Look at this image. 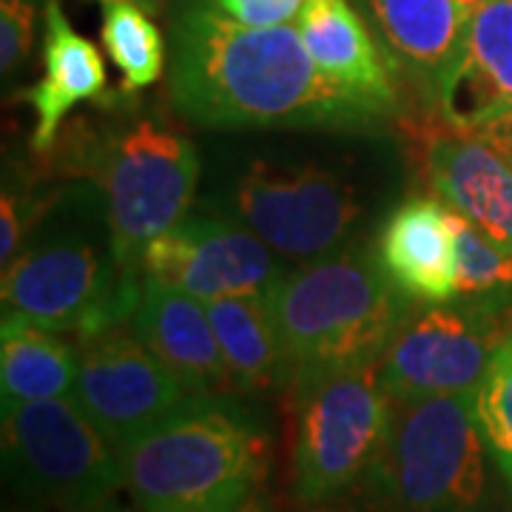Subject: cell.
Segmentation results:
<instances>
[{"mask_svg": "<svg viewBox=\"0 0 512 512\" xmlns=\"http://www.w3.org/2000/svg\"><path fill=\"white\" fill-rule=\"evenodd\" d=\"M100 3H111V0H100ZM134 3H143V6H148V9H157L163 0H134Z\"/></svg>", "mask_w": 512, "mask_h": 512, "instance_id": "31", "label": "cell"}, {"mask_svg": "<svg viewBox=\"0 0 512 512\" xmlns=\"http://www.w3.org/2000/svg\"><path fill=\"white\" fill-rule=\"evenodd\" d=\"M103 512H143L140 507L137 510H120V507H109V510H103Z\"/></svg>", "mask_w": 512, "mask_h": 512, "instance_id": "33", "label": "cell"}, {"mask_svg": "<svg viewBox=\"0 0 512 512\" xmlns=\"http://www.w3.org/2000/svg\"><path fill=\"white\" fill-rule=\"evenodd\" d=\"M77 384V350L60 333L18 313L0 325V407L69 399Z\"/></svg>", "mask_w": 512, "mask_h": 512, "instance_id": "21", "label": "cell"}, {"mask_svg": "<svg viewBox=\"0 0 512 512\" xmlns=\"http://www.w3.org/2000/svg\"><path fill=\"white\" fill-rule=\"evenodd\" d=\"M6 512H9V510H6Z\"/></svg>", "mask_w": 512, "mask_h": 512, "instance_id": "34", "label": "cell"}, {"mask_svg": "<svg viewBox=\"0 0 512 512\" xmlns=\"http://www.w3.org/2000/svg\"><path fill=\"white\" fill-rule=\"evenodd\" d=\"M458 6H464V9H470V12H476L478 6L484 3V0H456Z\"/></svg>", "mask_w": 512, "mask_h": 512, "instance_id": "30", "label": "cell"}, {"mask_svg": "<svg viewBox=\"0 0 512 512\" xmlns=\"http://www.w3.org/2000/svg\"><path fill=\"white\" fill-rule=\"evenodd\" d=\"M478 134H484L493 146L501 148V151L510 157V163H512V114L501 117L498 123H493L490 128H484V131H478Z\"/></svg>", "mask_w": 512, "mask_h": 512, "instance_id": "28", "label": "cell"}, {"mask_svg": "<svg viewBox=\"0 0 512 512\" xmlns=\"http://www.w3.org/2000/svg\"><path fill=\"white\" fill-rule=\"evenodd\" d=\"M473 410L487 453L512 490V339L493 356L484 382L473 393Z\"/></svg>", "mask_w": 512, "mask_h": 512, "instance_id": "24", "label": "cell"}, {"mask_svg": "<svg viewBox=\"0 0 512 512\" xmlns=\"http://www.w3.org/2000/svg\"><path fill=\"white\" fill-rule=\"evenodd\" d=\"M188 396L180 379L123 325L80 342L72 399L114 450Z\"/></svg>", "mask_w": 512, "mask_h": 512, "instance_id": "12", "label": "cell"}, {"mask_svg": "<svg viewBox=\"0 0 512 512\" xmlns=\"http://www.w3.org/2000/svg\"><path fill=\"white\" fill-rule=\"evenodd\" d=\"M143 274L128 271L114 248L109 211L92 180L74 177L55 188L3 268V313L77 342L131 322Z\"/></svg>", "mask_w": 512, "mask_h": 512, "instance_id": "2", "label": "cell"}, {"mask_svg": "<svg viewBox=\"0 0 512 512\" xmlns=\"http://www.w3.org/2000/svg\"><path fill=\"white\" fill-rule=\"evenodd\" d=\"M436 114L447 128L478 134L512 114V0H484L464 52L444 80Z\"/></svg>", "mask_w": 512, "mask_h": 512, "instance_id": "15", "label": "cell"}, {"mask_svg": "<svg viewBox=\"0 0 512 512\" xmlns=\"http://www.w3.org/2000/svg\"><path fill=\"white\" fill-rule=\"evenodd\" d=\"M271 245L225 214L185 217L146 245L140 274L202 302L239 293L268 296L288 274Z\"/></svg>", "mask_w": 512, "mask_h": 512, "instance_id": "11", "label": "cell"}, {"mask_svg": "<svg viewBox=\"0 0 512 512\" xmlns=\"http://www.w3.org/2000/svg\"><path fill=\"white\" fill-rule=\"evenodd\" d=\"M234 512H274V507H271V498H268V493L259 487V490H254V493L248 495V498H245Z\"/></svg>", "mask_w": 512, "mask_h": 512, "instance_id": "29", "label": "cell"}, {"mask_svg": "<svg viewBox=\"0 0 512 512\" xmlns=\"http://www.w3.org/2000/svg\"><path fill=\"white\" fill-rule=\"evenodd\" d=\"M293 26L330 80L402 117L393 66L350 0H305Z\"/></svg>", "mask_w": 512, "mask_h": 512, "instance_id": "18", "label": "cell"}, {"mask_svg": "<svg viewBox=\"0 0 512 512\" xmlns=\"http://www.w3.org/2000/svg\"><path fill=\"white\" fill-rule=\"evenodd\" d=\"M131 330L188 393H239L205 302L197 296L143 279Z\"/></svg>", "mask_w": 512, "mask_h": 512, "instance_id": "16", "label": "cell"}, {"mask_svg": "<svg viewBox=\"0 0 512 512\" xmlns=\"http://www.w3.org/2000/svg\"><path fill=\"white\" fill-rule=\"evenodd\" d=\"M205 311L239 393H274L291 387V367L276 333L268 296H220L208 299Z\"/></svg>", "mask_w": 512, "mask_h": 512, "instance_id": "20", "label": "cell"}, {"mask_svg": "<svg viewBox=\"0 0 512 512\" xmlns=\"http://www.w3.org/2000/svg\"><path fill=\"white\" fill-rule=\"evenodd\" d=\"M373 183L345 160L259 154L220 191V211L251 228L288 262H313L353 245L373 214Z\"/></svg>", "mask_w": 512, "mask_h": 512, "instance_id": "6", "label": "cell"}, {"mask_svg": "<svg viewBox=\"0 0 512 512\" xmlns=\"http://www.w3.org/2000/svg\"><path fill=\"white\" fill-rule=\"evenodd\" d=\"M46 197L35 191V183L20 180L18 171L6 165L3 171V197H0V262L3 268L15 259L23 239L40 217Z\"/></svg>", "mask_w": 512, "mask_h": 512, "instance_id": "25", "label": "cell"}, {"mask_svg": "<svg viewBox=\"0 0 512 512\" xmlns=\"http://www.w3.org/2000/svg\"><path fill=\"white\" fill-rule=\"evenodd\" d=\"M3 476L40 512H103L126 487L117 450L69 399L3 407Z\"/></svg>", "mask_w": 512, "mask_h": 512, "instance_id": "8", "label": "cell"}, {"mask_svg": "<svg viewBox=\"0 0 512 512\" xmlns=\"http://www.w3.org/2000/svg\"><path fill=\"white\" fill-rule=\"evenodd\" d=\"M424 174L453 211L512 248V163L484 134L427 131Z\"/></svg>", "mask_w": 512, "mask_h": 512, "instance_id": "14", "label": "cell"}, {"mask_svg": "<svg viewBox=\"0 0 512 512\" xmlns=\"http://www.w3.org/2000/svg\"><path fill=\"white\" fill-rule=\"evenodd\" d=\"M43 29V77L23 92V103L35 111L29 140L35 154H49L72 109L100 100L109 86L106 63L97 46L74 29L57 0H46Z\"/></svg>", "mask_w": 512, "mask_h": 512, "instance_id": "19", "label": "cell"}, {"mask_svg": "<svg viewBox=\"0 0 512 512\" xmlns=\"http://www.w3.org/2000/svg\"><path fill=\"white\" fill-rule=\"evenodd\" d=\"M168 100L188 123L220 131L373 137L396 120L330 80L296 26H245L214 0H183L171 15Z\"/></svg>", "mask_w": 512, "mask_h": 512, "instance_id": "1", "label": "cell"}, {"mask_svg": "<svg viewBox=\"0 0 512 512\" xmlns=\"http://www.w3.org/2000/svg\"><path fill=\"white\" fill-rule=\"evenodd\" d=\"M103 46L123 74L117 97H134L154 86L165 74V37L143 3L111 0L103 3Z\"/></svg>", "mask_w": 512, "mask_h": 512, "instance_id": "22", "label": "cell"}, {"mask_svg": "<svg viewBox=\"0 0 512 512\" xmlns=\"http://www.w3.org/2000/svg\"><path fill=\"white\" fill-rule=\"evenodd\" d=\"M308 512H342V510H333V507H322V504H313V510Z\"/></svg>", "mask_w": 512, "mask_h": 512, "instance_id": "32", "label": "cell"}, {"mask_svg": "<svg viewBox=\"0 0 512 512\" xmlns=\"http://www.w3.org/2000/svg\"><path fill=\"white\" fill-rule=\"evenodd\" d=\"M117 458L143 512H234L262 487L271 439L231 393H188Z\"/></svg>", "mask_w": 512, "mask_h": 512, "instance_id": "3", "label": "cell"}, {"mask_svg": "<svg viewBox=\"0 0 512 512\" xmlns=\"http://www.w3.org/2000/svg\"><path fill=\"white\" fill-rule=\"evenodd\" d=\"M40 0H0V72L18 74L35 49Z\"/></svg>", "mask_w": 512, "mask_h": 512, "instance_id": "26", "label": "cell"}, {"mask_svg": "<svg viewBox=\"0 0 512 512\" xmlns=\"http://www.w3.org/2000/svg\"><path fill=\"white\" fill-rule=\"evenodd\" d=\"M373 254L390 282L413 305H439L456 296V237L450 205L430 197L399 202L382 222Z\"/></svg>", "mask_w": 512, "mask_h": 512, "instance_id": "17", "label": "cell"}, {"mask_svg": "<svg viewBox=\"0 0 512 512\" xmlns=\"http://www.w3.org/2000/svg\"><path fill=\"white\" fill-rule=\"evenodd\" d=\"M487 456L470 393L396 402L367 484L382 512H487Z\"/></svg>", "mask_w": 512, "mask_h": 512, "instance_id": "7", "label": "cell"}, {"mask_svg": "<svg viewBox=\"0 0 512 512\" xmlns=\"http://www.w3.org/2000/svg\"><path fill=\"white\" fill-rule=\"evenodd\" d=\"M512 339V308L439 302L410 313L379 362L393 402L476 393L498 348Z\"/></svg>", "mask_w": 512, "mask_h": 512, "instance_id": "10", "label": "cell"}, {"mask_svg": "<svg viewBox=\"0 0 512 512\" xmlns=\"http://www.w3.org/2000/svg\"><path fill=\"white\" fill-rule=\"evenodd\" d=\"M228 18L245 26H282L299 15L305 0H214Z\"/></svg>", "mask_w": 512, "mask_h": 512, "instance_id": "27", "label": "cell"}, {"mask_svg": "<svg viewBox=\"0 0 512 512\" xmlns=\"http://www.w3.org/2000/svg\"><path fill=\"white\" fill-rule=\"evenodd\" d=\"M456 237V296L507 311L512 308V248L484 234L476 222L450 208Z\"/></svg>", "mask_w": 512, "mask_h": 512, "instance_id": "23", "label": "cell"}, {"mask_svg": "<svg viewBox=\"0 0 512 512\" xmlns=\"http://www.w3.org/2000/svg\"><path fill=\"white\" fill-rule=\"evenodd\" d=\"M200 168L197 146L180 128L137 109L77 120L57 165L100 188L117 256L134 274L148 242L188 217Z\"/></svg>", "mask_w": 512, "mask_h": 512, "instance_id": "5", "label": "cell"}, {"mask_svg": "<svg viewBox=\"0 0 512 512\" xmlns=\"http://www.w3.org/2000/svg\"><path fill=\"white\" fill-rule=\"evenodd\" d=\"M268 305L291 367V390L328 373L379 365L413 313V302L367 245L302 262L279 279Z\"/></svg>", "mask_w": 512, "mask_h": 512, "instance_id": "4", "label": "cell"}, {"mask_svg": "<svg viewBox=\"0 0 512 512\" xmlns=\"http://www.w3.org/2000/svg\"><path fill=\"white\" fill-rule=\"evenodd\" d=\"M379 46L416 89L424 106L439 103L441 86L464 52L473 12L456 0H362Z\"/></svg>", "mask_w": 512, "mask_h": 512, "instance_id": "13", "label": "cell"}, {"mask_svg": "<svg viewBox=\"0 0 512 512\" xmlns=\"http://www.w3.org/2000/svg\"><path fill=\"white\" fill-rule=\"evenodd\" d=\"M293 402V495L313 507L367 481L396 410L382 387L379 365L350 367L299 384Z\"/></svg>", "mask_w": 512, "mask_h": 512, "instance_id": "9", "label": "cell"}]
</instances>
